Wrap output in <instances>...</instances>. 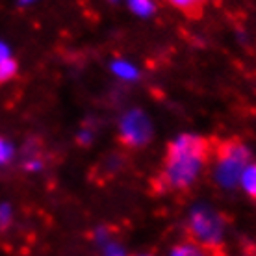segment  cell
Here are the masks:
<instances>
[{
    "mask_svg": "<svg viewBox=\"0 0 256 256\" xmlns=\"http://www.w3.org/2000/svg\"><path fill=\"white\" fill-rule=\"evenodd\" d=\"M212 141L184 134L174 140L166 152L160 182L166 190H186L195 182L200 169L210 160Z\"/></svg>",
    "mask_w": 256,
    "mask_h": 256,
    "instance_id": "6da1fadb",
    "label": "cell"
},
{
    "mask_svg": "<svg viewBox=\"0 0 256 256\" xmlns=\"http://www.w3.org/2000/svg\"><path fill=\"white\" fill-rule=\"evenodd\" d=\"M218 156V180L224 188H234L242 178L250 154L242 141L226 140L216 143Z\"/></svg>",
    "mask_w": 256,
    "mask_h": 256,
    "instance_id": "7a4b0ae2",
    "label": "cell"
},
{
    "mask_svg": "<svg viewBox=\"0 0 256 256\" xmlns=\"http://www.w3.org/2000/svg\"><path fill=\"white\" fill-rule=\"evenodd\" d=\"M190 238L193 244H198L208 249H219L223 234V219L208 208H195L190 218Z\"/></svg>",
    "mask_w": 256,
    "mask_h": 256,
    "instance_id": "3957f363",
    "label": "cell"
},
{
    "mask_svg": "<svg viewBox=\"0 0 256 256\" xmlns=\"http://www.w3.org/2000/svg\"><path fill=\"white\" fill-rule=\"evenodd\" d=\"M150 138V122L145 117V114H141L138 110L128 112L126 116L122 117L121 121V141L124 145L130 147H138L147 143Z\"/></svg>",
    "mask_w": 256,
    "mask_h": 256,
    "instance_id": "277c9868",
    "label": "cell"
},
{
    "mask_svg": "<svg viewBox=\"0 0 256 256\" xmlns=\"http://www.w3.org/2000/svg\"><path fill=\"white\" fill-rule=\"evenodd\" d=\"M166 2L171 4L173 8H176L184 15L192 17V19H197V17L202 15V10H204L206 4V0H166Z\"/></svg>",
    "mask_w": 256,
    "mask_h": 256,
    "instance_id": "5b68a950",
    "label": "cell"
},
{
    "mask_svg": "<svg viewBox=\"0 0 256 256\" xmlns=\"http://www.w3.org/2000/svg\"><path fill=\"white\" fill-rule=\"evenodd\" d=\"M173 256H221V250L208 249V247H202V245L193 244L192 242V244L178 245L173 250Z\"/></svg>",
    "mask_w": 256,
    "mask_h": 256,
    "instance_id": "8992f818",
    "label": "cell"
},
{
    "mask_svg": "<svg viewBox=\"0 0 256 256\" xmlns=\"http://www.w3.org/2000/svg\"><path fill=\"white\" fill-rule=\"evenodd\" d=\"M242 184L250 197L256 198V164L247 166L242 173Z\"/></svg>",
    "mask_w": 256,
    "mask_h": 256,
    "instance_id": "52a82bcc",
    "label": "cell"
},
{
    "mask_svg": "<svg viewBox=\"0 0 256 256\" xmlns=\"http://www.w3.org/2000/svg\"><path fill=\"white\" fill-rule=\"evenodd\" d=\"M17 69H19V65H17V62L13 58L2 62V64H0V84H6V82H10L12 78H15Z\"/></svg>",
    "mask_w": 256,
    "mask_h": 256,
    "instance_id": "ba28073f",
    "label": "cell"
},
{
    "mask_svg": "<svg viewBox=\"0 0 256 256\" xmlns=\"http://www.w3.org/2000/svg\"><path fill=\"white\" fill-rule=\"evenodd\" d=\"M112 69H114V72H116L117 76L124 78V80H134V78H138V70L130 64H126V62H116V64L112 65Z\"/></svg>",
    "mask_w": 256,
    "mask_h": 256,
    "instance_id": "9c48e42d",
    "label": "cell"
},
{
    "mask_svg": "<svg viewBox=\"0 0 256 256\" xmlns=\"http://www.w3.org/2000/svg\"><path fill=\"white\" fill-rule=\"evenodd\" d=\"M15 156V148L8 140L0 136V166H8Z\"/></svg>",
    "mask_w": 256,
    "mask_h": 256,
    "instance_id": "30bf717a",
    "label": "cell"
},
{
    "mask_svg": "<svg viewBox=\"0 0 256 256\" xmlns=\"http://www.w3.org/2000/svg\"><path fill=\"white\" fill-rule=\"evenodd\" d=\"M12 221H13L12 206L8 204V202H2V204H0V232L6 230L8 226L12 224Z\"/></svg>",
    "mask_w": 256,
    "mask_h": 256,
    "instance_id": "8fae6325",
    "label": "cell"
},
{
    "mask_svg": "<svg viewBox=\"0 0 256 256\" xmlns=\"http://www.w3.org/2000/svg\"><path fill=\"white\" fill-rule=\"evenodd\" d=\"M128 4H130V8H132L134 13H138V15H148V13L154 10L150 0H128Z\"/></svg>",
    "mask_w": 256,
    "mask_h": 256,
    "instance_id": "7c38bea8",
    "label": "cell"
},
{
    "mask_svg": "<svg viewBox=\"0 0 256 256\" xmlns=\"http://www.w3.org/2000/svg\"><path fill=\"white\" fill-rule=\"evenodd\" d=\"M12 58V50H10V46H8V43H4V41H0V64L2 62H6V60Z\"/></svg>",
    "mask_w": 256,
    "mask_h": 256,
    "instance_id": "4fadbf2b",
    "label": "cell"
},
{
    "mask_svg": "<svg viewBox=\"0 0 256 256\" xmlns=\"http://www.w3.org/2000/svg\"><path fill=\"white\" fill-rule=\"evenodd\" d=\"M106 256H124V252H122V249L119 247V245H108L106 247Z\"/></svg>",
    "mask_w": 256,
    "mask_h": 256,
    "instance_id": "5bb4252c",
    "label": "cell"
},
{
    "mask_svg": "<svg viewBox=\"0 0 256 256\" xmlns=\"http://www.w3.org/2000/svg\"><path fill=\"white\" fill-rule=\"evenodd\" d=\"M34 0H19V4L20 6H28V4H32Z\"/></svg>",
    "mask_w": 256,
    "mask_h": 256,
    "instance_id": "9a60e30c",
    "label": "cell"
}]
</instances>
